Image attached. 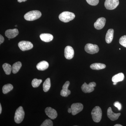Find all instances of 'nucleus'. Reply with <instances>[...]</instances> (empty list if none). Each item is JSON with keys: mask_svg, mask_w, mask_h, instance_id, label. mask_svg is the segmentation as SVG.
I'll use <instances>...</instances> for the list:
<instances>
[{"mask_svg": "<svg viewBox=\"0 0 126 126\" xmlns=\"http://www.w3.org/2000/svg\"><path fill=\"white\" fill-rule=\"evenodd\" d=\"M121 113H115L113 112L111 107L109 108L107 110V116L112 121L117 120L121 115Z\"/></svg>", "mask_w": 126, "mask_h": 126, "instance_id": "obj_15", "label": "nucleus"}, {"mask_svg": "<svg viewBox=\"0 0 126 126\" xmlns=\"http://www.w3.org/2000/svg\"><path fill=\"white\" fill-rule=\"evenodd\" d=\"M88 4L92 6H96L99 3V0H86Z\"/></svg>", "mask_w": 126, "mask_h": 126, "instance_id": "obj_28", "label": "nucleus"}, {"mask_svg": "<svg viewBox=\"0 0 126 126\" xmlns=\"http://www.w3.org/2000/svg\"><path fill=\"white\" fill-rule=\"evenodd\" d=\"M25 116V112L23 107H19L16 111L15 116V121L16 123L19 124L23 121Z\"/></svg>", "mask_w": 126, "mask_h": 126, "instance_id": "obj_4", "label": "nucleus"}, {"mask_svg": "<svg viewBox=\"0 0 126 126\" xmlns=\"http://www.w3.org/2000/svg\"><path fill=\"white\" fill-rule=\"evenodd\" d=\"M106 23V18L104 17L98 18L94 23V28L98 30L102 29L105 26Z\"/></svg>", "mask_w": 126, "mask_h": 126, "instance_id": "obj_12", "label": "nucleus"}, {"mask_svg": "<svg viewBox=\"0 0 126 126\" xmlns=\"http://www.w3.org/2000/svg\"><path fill=\"white\" fill-rule=\"evenodd\" d=\"M27 0H18V1L19 2H25Z\"/></svg>", "mask_w": 126, "mask_h": 126, "instance_id": "obj_31", "label": "nucleus"}, {"mask_svg": "<svg viewBox=\"0 0 126 126\" xmlns=\"http://www.w3.org/2000/svg\"><path fill=\"white\" fill-rule=\"evenodd\" d=\"M15 26H16V27H17V25H15Z\"/></svg>", "mask_w": 126, "mask_h": 126, "instance_id": "obj_36", "label": "nucleus"}, {"mask_svg": "<svg viewBox=\"0 0 126 126\" xmlns=\"http://www.w3.org/2000/svg\"><path fill=\"white\" fill-rule=\"evenodd\" d=\"M2 67L6 74L8 75L11 74L12 70V67L10 64L7 63H5L2 65Z\"/></svg>", "mask_w": 126, "mask_h": 126, "instance_id": "obj_22", "label": "nucleus"}, {"mask_svg": "<svg viewBox=\"0 0 126 126\" xmlns=\"http://www.w3.org/2000/svg\"><path fill=\"white\" fill-rule=\"evenodd\" d=\"M106 65L101 63H94L91 64L90 68L93 70H99L104 69L106 68Z\"/></svg>", "mask_w": 126, "mask_h": 126, "instance_id": "obj_20", "label": "nucleus"}, {"mask_svg": "<svg viewBox=\"0 0 126 126\" xmlns=\"http://www.w3.org/2000/svg\"><path fill=\"white\" fill-rule=\"evenodd\" d=\"M14 88L12 85L11 84H7L3 86L2 88V93L4 94H6L11 91Z\"/></svg>", "mask_w": 126, "mask_h": 126, "instance_id": "obj_24", "label": "nucleus"}, {"mask_svg": "<svg viewBox=\"0 0 126 126\" xmlns=\"http://www.w3.org/2000/svg\"><path fill=\"white\" fill-rule=\"evenodd\" d=\"M72 110V115H75L80 112L83 108V106L82 104L78 103L73 104L71 106Z\"/></svg>", "mask_w": 126, "mask_h": 126, "instance_id": "obj_9", "label": "nucleus"}, {"mask_svg": "<svg viewBox=\"0 0 126 126\" xmlns=\"http://www.w3.org/2000/svg\"><path fill=\"white\" fill-rule=\"evenodd\" d=\"M124 74L123 73H119L114 75L112 79V81L113 82L118 83L121 82L124 80Z\"/></svg>", "mask_w": 126, "mask_h": 126, "instance_id": "obj_19", "label": "nucleus"}, {"mask_svg": "<svg viewBox=\"0 0 126 126\" xmlns=\"http://www.w3.org/2000/svg\"><path fill=\"white\" fill-rule=\"evenodd\" d=\"M84 49L86 52L92 54L97 53L99 50V47L97 45L91 44H87L85 46Z\"/></svg>", "mask_w": 126, "mask_h": 126, "instance_id": "obj_5", "label": "nucleus"}, {"mask_svg": "<svg viewBox=\"0 0 126 126\" xmlns=\"http://www.w3.org/2000/svg\"><path fill=\"white\" fill-rule=\"evenodd\" d=\"M75 16V14L72 12L64 11L59 15V18L61 21L66 23L73 20Z\"/></svg>", "mask_w": 126, "mask_h": 126, "instance_id": "obj_2", "label": "nucleus"}, {"mask_svg": "<svg viewBox=\"0 0 126 126\" xmlns=\"http://www.w3.org/2000/svg\"><path fill=\"white\" fill-rule=\"evenodd\" d=\"M53 122L50 119H47L44 121L41 126H53Z\"/></svg>", "mask_w": 126, "mask_h": 126, "instance_id": "obj_27", "label": "nucleus"}, {"mask_svg": "<svg viewBox=\"0 0 126 126\" xmlns=\"http://www.w3.org/2000/svg\"><path fill=\"white\" fill-rule=\"evenodd\" d=\"M114 30L110 29L108 31L106 36V41L107 44H110L112 41L113 38Z\"/></svg>", "mask_w": 126, "mask_h": 126, "instance_id": "obj_18", "label": "nucleus"}, {"mask_svg": "<svg viewBox=\"0 0 126 126\" xmlns=\"http://www.w3.org/2000/svg\"><path fill=\"white\" fill-rule=\"evenodd\" d=\"M51 87V82L49 78H48L45 81L43 85V90L45 92L48 91Z\"/></svg>", "mask_w": 126, "mask_h": 126, "instance_id": "obj_21", "label": "nucleus"}, {"mask_svg": "<svg viewBox=\"0 0 126 126\" xmlns=\"http://www.w3.org/2000/svg\"><path fill=\"white\" fill-rule=\"evenodd\" d=\"M41 40L44 42L48 43L52 41L53 39V36L50 34L43 33L41 34L40 36Z\"/></svg>", "mask_w": 126, "mask_h": 126, "instance_id": "obj_17", "label": "nucleus"}, {"mask_svg": "<svg viewBox=\"0 0 126 126\" xmlns=\"http://www.w3.org/2000/svg\"><path fill=\"white\" fill-rule=\"evenodd\" d=\"M18 47L22 51H25L31 49L33 47V44L29 41H22L19 42Z\"/></svg>", "mask_w": 126, "mask_h": 126, "instance_id": "obj_6", "label": "nucleus"}, {"mask_svg": "<svg viewBox=\"0 0 126 126\" xmlns=\"http://www.w3.org/2000/svg\"><path fill=\"white\" fill-rule=\"evenodd\" d=\"M119 44L123 47L126 48V35L122 36L119 40Z\"/></svg>", "mask_w": 126, "mask_h": 126, "instance_id": "obj_26", "label": "nucleus"}, {"mask_svg": "<svg viewBox=\"0 0 126 126\" xmlns=\"http://www.w3.org/2000/svg\"><path fill=\"white\" fill-rule=\"evenodd\" d=\"M49 64L47 61H41L36 65L37 69L40 71H44L48 68Z\"/></svg>", "mask_w": 126, "mask_h": 126, "instance_id": "obj_16", "label": "nucleus"}, {"mask_svg": "<svg viewBox=\"0 0 126 126\" xmlns=\"http://www.w3.org/2000/svg\"><path fill=\"white\" fill-rule=\"evenodd\" d=\"M70 84V82L69 81H66L63 87V89L61 90L60 94L63 97H67L71 93L70 90L68 89L69 86Z\"/></svg>", "mask_w": 126, "mask_h": 126, "instance_id": "obj_13", "label": "nucleus"}, {"mask_svg": "<svg viewBox=\"0 0 126 126\" xmlns=\"http://www.w3.org/2000/svg\"><path fill=\"white\" fill-rule=\"evenodd\" d=\"M119 4V0H106L104 6L107 10H113L116 9Z\"/></svg>", "mask_w": 126, "mask_h": 126, "instance_id": "obj_7", "label": "nucleus"}, {"mask_svg": "<svg viewBox=\"0 0 126 126\" xmlns=\"http://www.w3.org/2000/svg\"><path fill=\"white\" fill-rule=\"evenodd\" d=\"M114 106L116 107L117 108L118 110L120 111L122 109V105L121 103L119 102L116 101L113 104Z\"/></svg>", "mask_w": 126, "mask_h": 126, "instance_id": "obj_29", "label": "nucleus"}, {"mask_svg": "<svg viewBox=\"0 0 126 126\" xmlns=\"http://www.w3.org/2000/svg\"><path fill=\"white\" fill-rule=\"evenodd\" d=\"M19 34V31L17 29L7 30L5 32V35L8 38L12 39L17 36Z\"/></svg>", "mask_w": 126, "mask_h": 126, "instance_id": "obj_14", "label": "nucleus"}, {"mask_svg": "<svg viewBox=\"0 0 126 126\" xmlns=\"http://www.w3.org/2000/svg\"><path fill=\"white\" fill-rule=\"evenodd\" d=\"M64 56L65 58L68 60H70L73 58L74 55V50L71 46H67L64 49Z\"/></svg>", "mask_w": 126, "mask_h": 126, "instance_id": "obj_10", "label": "nucleus"}, {"mask_svg": "<svg viewBox=\"0 0 126 126\" xmlns=\"http://www.w3.org/2000/svg\"><path fill=\"white\" fill-rule=\"evenodd\" d=\"M4 41V39L1 34L0 35V44H1Z\"/></svg>", "mask_w": 126, "mask_h": 126, "instance_id": "obj_30", "label": "nucleus"}, {"mask_svg": "<svg viewBox=\"0 0 126 126\" xmlns=\"http://www.w3.org/2000/svg\"><path fill=\"white\" fill-rule=\"evenodd\" d=\"M117 82H113V85H116V84H117Z\"/></svg>", "mask_w": 126, "mask_h": 126, "instance_id": "obj_35", "label": "nucleus"}, {"mask_svg": "<svg viewBox=\"0 0 126 126\" xmlns=\"http://www.w3.org/2000/svg\"><path fill=\"white\" fill-rule=\"evenodd\" d=\"M45 112L46 115L51 119H55L58 116V113L56 110L50 107L46 108Z\"/></svg>", "mask_w": 126, "mask_h": 126, "instance_id": "obj_11", "label": "nucleus"}, {"mask_svg": "<svg viewBox=\"0 0 126 126\" xmlns=\"http://www.w3.org/2000/svg\"><path fill=\"white\" fill-rule=\"evenodd\" d=\"M92 117L94 121L96 123L100 122L102 119V111L101 109L98 106H96L93 108L91 112Z\"/></svg>", "mask_w": 126, "mask_h": 126, "instance_id": "obj_3", "label": "nucleus"}, {"mask_svg": "<svg viewBox=\"0 0 126 126\" xmlns=\"http://www.w3.org/2000/svg\"><path fill=\"white\" fill-rule=\"evenodd\" d=\"M1 111H2V107H1V104H0V114L1 113Z\"/></svg>", "mask_w": 126, "mask_h": 126, "instance_id": "obj_33", "label": "nucleus"}, {"mask_svg": "<svg viewBox=\"0 0 126 126\" xmlns=\"http://www.w3.org/2000/svg\"><path fill=\"white\" fill-rule=\"evenodd\" d=\"M22 66V64L20 62L18 61L16 62L13 64L12 65V71L14 74H16L18 73V71Z\"/></svg>", "mask_w": 126, "mask_h": 126, "instance_id": "obj_23", "label": "nucleus"}, {"mask_svg": "<svg viewBox=\"0 0 126 126\" xmlns=\"http://www.w3.org/2000/svg\"><path fill=\"white\" fill-rule=\"evenodd\" d=\"M68 112L69 113H71L72 112V110L71 108H69L68 110Z\"/></svg>", "mask_w": 126, "mask_h": 126, "instance_id": "obj_32", "label": "nucleus"}, {"mask_svg": "<svg viewBox=\"0 0 126 126\" xmlns=\"http://www.w3.org/2000/svg\"><path fill=\"white\" fill-rule=\"evenodd\" d=\"M41 16V13L38 10H33L29 12L24 16L25 19L27 21H34L38 19Z\"/></svg>", "mask_w": 126, "mask_h": 126, "instance_id": "obj_1", "label": "nucleus"}, {"mask_svg": "<svg viewBox=\"0 0 126 126\" xmlns=\"http://www.w3.org/2000/svg\"><path fill=\"white\" fill-rule=\"evenodd\" d=\"M42 79H34L32 80V85L33 88L38 87L40 85L41 83H42Z\"/></svg>", "mask_w": 126, "mask_h": 126, "instance_id": "obj_25", "label": "nucleus"}, {"mask_svg": "<svg viewBox=\"0 0 126 126\" xmlns=\"http://www.w3.org/2000/svg\"><path fill=\"white\" fill-rule=\"evenodd\" d=\"M96 84L94 82H92L87 84L86 82L82 85L81 89L82 91L85 93H90L93 92L94 90V87H96Z\"/></svg>", "mask_w": 126, "mask_h": 126, "instance_id": "obj_8", "label": "nucleus"}, {"mask_svg": "<svg viewBox=\"0 0 126 126\" xmlns=\"http://www.w3.org/2000/svg\"><path fill=\"white\" fill-rule=\"evenodd\" d=\"M114 126H122L121 125V124H116V125H115Z\"/></svg>", "mask_w": 126, "mask_h": 126, "instance_id": "obj_34", "label": "nucleus"}]
</instances>
